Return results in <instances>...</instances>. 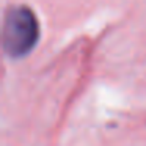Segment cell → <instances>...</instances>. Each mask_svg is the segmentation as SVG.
<instances>
[{
    "label": "cell",
    "instance_id": "cell-1",
    "mask_svg": "<svg viewBox=\"0 0 146 146\" xmlns=\"http://www.w3.org/2000/svg\"><path fill=\"white\" fill-rule=\"evenodd\" d=\"M39 24L27 7H14L7 13L3 25V49L10 57L21 58L36 46Z\"/></svg>",
    "mask_w": 146,
    "mask_h": 146
}]
</instances>
